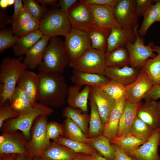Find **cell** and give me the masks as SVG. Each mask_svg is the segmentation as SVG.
Masks as SVG:
<instances>
[{
    "label": "cell",
    "instance_id": "cell-1",
    "mask_svg": "<svg viewBox=\"0 0 160 160\" xmlns=\"http://www.w3.org/2000/svg\"><path fill=\"white\" fill-rule=\"evenodd\" d=\"M39 85L36 101L49 107H59L66 101L68 88L62 74L39 72Z\"/></svg>",
    "mask_w": 160,
    "mask_h": 160
},
{
    "label": "cell",
    "instance_id": "cell-2",
    "mask_svg": "<svg viewBox=\"0 0 160 160\" xmlns=\"http://www.w3.org/2000/svg\"><path fill=\"white\" fill-rule=\"evenodd\" d=\"M23 56L18 58L7 56L0 65V106L9 101L15 90L21 74L28 69L22 60Z\"/></svg>",
    "mask_w": 160,
    "mask_h": 160
},
{
    "label": "cell",
    "instance_id": "cell-3",
    "mask_svg": "<svg viewBox=\"0 0 160 160\" xmlns=\"http://www.w3.org/2000/svg\"><path fill=\"white\" fill-rule=\"evenodd\" d=\"M42 62L37 68L39 72H57L62 74L70 62L64 41L57 36L50 38Z\"/></svg>",
    "mask_w": 160,
    "mask_h": 160
},
{
    "label": "cell",
    "instance_id": "cell-4",
    "mask_svg": "<svg viewBox=\"0 0 160 160\" xmlns=\"http://www.w3.org/2000/svg\"><path fill=\"white\" fill-rule=\"evenodd\" d=\"M53 112L51 107L36 101L34 103V109L32 112L20 115L4 122L1 129L2 132L20 130L28 141L31 137V130L35 119L40 116H48Z\"/></svg>",
    "mask_w": 160,
    "mask_h": 160
},
{
    "label": "cell",
    "instance_id": "cell-5",
    "mask_svg": "<svg viewBox=\"0 0 160 160\" xmlns=\"http://www.w3.org/2000/svg\"><path fill=\"white\" fill-rule=\"evenodd\" d=\"M72 28L67 14L57 8L48 10L40 22L39 29L43 35L50 38L65 37Z\"/></svg>",
    "mask_w": 160,
    "mask_h": 160
},
{
    "label": "cell",
    "instance_id": "cell-6",
    "mask_svg": "<svg viewBox=\"0 0 160 160\" xmlns=\"http://www.w3.org/2000/svg\"><path fill=\"white\" fill-rule=\"evenodd\" d=\"M105 52L92 48L87 50L68 66L73 70L105 76L107 66Z\"/></svg>",
    "mask_w": 160,
    "mask_h": 160
},
{
    "label": "cell",
    "instance_id": "cell-7",
    "mask_svg": "<svg viewBox=\"0 0 160 160\" xmlns=\"http://www.w3.org/2000/svg\"><path fill=\"white\" fill-rule=\"evenodd\" d=\"M47 117L40 116L35 120L31 128V137L28 142V154L33 158L40 157L51 142L47 138L46 127Z\"/></svg>",
    "mask_w": 160,
    "mask_h": 160
},
{
    "label": "cell",
    "instance_id": "cell-8",
    "mask_svg": "<svg viewBox=\"0 0 160 160\" xmlns=\"http://www.w3.org/2000/svg\"><path fill=\"white\" fill-rule=\"evenodd\" d=\"M65 37V47L70 62L77 59L92 48L89 34L85 31L72 28Z\"/></svg>",
    "mask_w": 160,
    "mask_h": 160
},
{
    "label": "cell",
    "instance_id": "cell-9",
    "mask_svg": "<svg viewBox=\"0 0 160 160\" xmlns=\"http://www.w3.org/2000/svg\"><path fill=\"white\" fill-rule=\"evenodd\" d=\"M138 25L133 28L135 31L136 40L133 44L128 43L124 47L128 52L130 59V66L140 69L146 60L149 58H152L156 55L154 53L152 42L148 45L144 44V39L137 33Z\"/></svg>",
    "mask_w": 160,
    "mask_h": 160
},
{
    "label": "cell",
    "instance_id": "cell-10",
    "mask_svg": "<svg viewBox=\"0 0 160 160\" xmlns=\"http://www.w3.org/2000/svg\"><path fill=\"white\" fill-rule=\"evenodd\" d=\"M153 85V81L148 74L141 69L135 81L125 86L126 100L133 103H140Z\"/></svg>",
    "mask_w": 160,
    "mask_h": 160
},
{
    "label": "cell",
    "instance_id": "cell-11",
    "mask_svg": "<svg viewBox=\"0 0 160 160\" xmlns=\"http://www.w3.org/2000/svg\"><path fill=\"white\" fill-rule=\"evenodd\" d=\"M67 14L72 28L87 31L97 26L86 4L80 0L69 9Z\"/></svg>",
    "mask_w": 160,
    "mask_h": 160
},
{
    "label": "cell",
    "instance_id": "cell-12",
    "mask_svg": "<svg viewBox=\"0 0 160 160\" xmlns=\"http://www.w3.org/2000/svg\"><path fill=\"white\" fill-rule=\"evenodd\" d=\"M114 17L122 28H133L138 25L136 0H119L114 7Z\"/></svg>",
    "mask_w": 160,
    "mask_h": 160
},
{
    "label": "cell",
    "instance_id": "cell-13",
    "mask_svg": "<svg viewBox=\"0 0 160 160\" xmlns=\"http://www.w3.org/2000/svg\"><path fill=\"white\" fill-rule=\"evenodd\" d=\"M86 5L97 26L110 29L122 28L114 17V7L109 5Z\"/></svg>",
    "mask_w": 160,
    "mask_h": 160
},
{
    "label": "cell",
    "instance_id": "cell-14",
    "mask_svg": "<svg viewBox=\"0 0 160 160\" xmlns=\"http://www.w3.org/2000/svg\"><path fill=\"white\" fill-rule=\"evenodd\" d=\"M160 143V127L154 130L148 140L137 149L127 154L136 160H160L158 153Z\"/></svg>",
    "mask_w": 160,
    "mask_h": 160
},
{
    "label": "cell",
    "instance_id": "cell-15",
    "mask_svg": "<svg viewBox=\"0 0 160 160\" xmlns=\"http://www.w3.org/2000/svg\"><path fill=\"white\" fill-rule=\"evenodd\" d=\"M135 31L133 28H121L111 29L107 39L106 52H109L129 43L133 44L136 40Z\"/></svg>",
    "mask_w": 160,
    "mask_h": 160
},
{
    "label": "cell",
    "instance_id": "cell-16",
    "mask_svg": "<svg viewBox=\"0 0 160 160\" xmlns=\"http://www.w3.org/2000/svg\"><path fill=\"white\" fill-rule=\"evenodd\" d=\"M3 132L5 134L6 140L0 145V154H29L27 148L28 140L22 132L17 131Z\"/></svg>",
    "mask_w": 160,
    "mask_h": 160
},
{
    "label": "cell",
    "instance_id": "cell-17",
    "mask_svg": "<svg viewBox=\"0 0 160 160\" xmlns=\"http://www.w3.org/2000/svg\"><path fill=\"white\" fill-rule=\"evenodd\" d=\"M137 117L153 130L160 127V100H147L140 103Z\"/></svg>",
    "mask_w": 160,
    "mask_h": 160
},
{
    "label": "cell",
    "instance_id": "cell-18",
    "mask_svg": "<svg viewBox=\"0 0 160 160\" xmlns=\"http://www.w3.org/2000/svg\"><path fill=\"white\" fill-rule=\"evenodd\" d=\"M90 93L95 101L101 121L104 126L114 107L115 101L108 97L99 87H91Z\"/></svg>",
    "mask_w": 160,
    "mask_h": 160
},
{
    "label": "cell",
    "instance_id": "cell-19",
    "mask_svg": "<svg viewBox=\"0 0 160 160\" xmlns=\"http://www.w3.org/2000/svg\"><path fill=\"white\" fill-rule=\"evenodd\" d=\"M91 87L85 86L81 91V87L74 85L69 87L66 99L68 106L78 108L83 113H87L88 99Z\"/></svg>",
    "mask_w": 160,
    "mask_h": 160
},
{
    "label": "cell",
    "instance_id": "cell-20",
    "mask_svg": "<svg viewBox=\"0 0 160 160\" xmlns=\"http://www.w3.org/2000/svg\"><path fill=\"white\" fill-rule=\"evenodd\" d=\"M138 69L128 66L122 67H107L105 76L110 79L127 86L132 83L136 79L140 71Z\"/></svg>",
    "mask_w": 160,
    "mask_h": 160
},
{
    "label": "cell",
    "instance_id": "cell-21",
    "mask_svg": "<svg viewBox=\"0 0 160 160\" xmlns=\"http://www.w3.org/2000/svg\"><path fill=\"white\" fill-rule=\"evenodd\" d=\"M126 101V98L115 101L114 107L110 114L108 120L104 126L102 135L110 140L117 136L119 124Z\"/></svg>",
    "mask_w": 160,
    "mask_h": 160
},
{
    "label": "cell",
    "instance_id": "cell-22",
    "mask_svg": "<svg viewBox=\"0 0 160 160\" xmlns=\"http://www.w3.org/2000/svg\"><path fill=\"white\" fill-rule=\"evenodd\" d=\"M50 38L43 35L40 40L26 52L23 62L28 69H35L41 63Z\"/></svg>",
    "mask_w": 160,
    "mask_h": 160
},
{
    "label": "cell",
    "instance_id": "cell-23",
    "mask_svg": "<svg viewBox=\"0 0 160 160\" xmlns=\"http://www.w3.org/2000/svg\"><path fill=\"white\" fill-rule=\"evenodd\" d=\"M17 84L28 95L34 105L36 102L39 85L38 74L27 69L25 70L20 76Z\"/></svg>",
    "mask_w": 160,
    "mask_h": 160
},
{
    "label": "cell",
    "instance_id": "cell-24",
    "mask_svg": "<svg viewBox=\"0 0 160 160\" xmlns=\"http://www.w3.org/2000/svg\"><path fill=\"white\" fill-rule=\"evenodd\" d=\"M9 102L11 108L20 115L29 113L34 109L28 95L17 86Z\"/></svg>",
    "mask_w": 160,
    "mask_h": 160
},
{
    "label": "cell",
    "instance_id": "cell-25",
    "mask_svg": "<svg viewBox=\"0 0 160 160\" xmlns=\"http://www.w3.org/2000/svg\"><path fill=\"white\" fill-rule=\"evenodd\" d=\"M71 80L75 85L99 87L110 80L105 76L97 73L73 70Z\"/></svg>",
    "mask_w": 160,
    "mask_h": 160
},
{
    "label": "cell",
    "instance_id": "cell-26",
    "mask_svg": "<svg viewBox=\"0 0 160 160\" xmlns=\"http://www.w3.org/2000/svg\"><path fill=\"white\" fill-rule=\"evenodd\" d=\"M76 153L67 147L53 141L40 157L45 160H72Z\"/></svg>",
    "mask_w": 160,
    "mask_h": 160
},
{
    "label": "cell",
    "instance_id": "cell-27",
    "mask_svg": "<svg viewBox=\"0 0 160 160\" xmlns=\"http://www.w3.org/2000/svg\"><path fill=\"white\" fill-rule=\"evenodd\" d=\"M140 103H133L126 100L124 110L120 120L119 132L117 137L130 132L133 123L137 116Z\"/></svg>",
    "mask_w": 160,
    "mask_h": 160
},
{
    "label": "cell",
    "instance_id": "cell-28",
    "mask_svg": "<svg viewBox=\"0 0 160 160\" xmlns=\"http://www.w3.org/2000/svg\"><path fill=\"white\" fill-rule=\"evenodd\" d=\"M43 34L39 29L30 32L19 38L12 50L19 57L25 55L27 51L35 45Z\"/></svg>",
    "mask_w": 160,
    "mask_h": 160
},
{
    "label": "cell",
    "instance_id": "cell-29",
    "mask_svg": "<svg viewBox=\"0 0 160 160\" xmlns=\"http://www.w3.org/2000/svg\"><path fill=\"white\" fill-rule=\"evenodd\" d=\"M89 99L90 114L89 121V131L87 137L92 138L102 135L104 126L101 121L95 101L90 93Z\"/></svg>",
    "mask_w": 160,
    "mask_h": 160
},
{
    "label": "cell",
    "instance_id": "cell-30",
    "mask_svg": "<svg viewBox=\"0 0 160 160\" xmlns=\"http://www.w3.org/2000/svg\"><path fill=\"white\" fill-rule=\"evenodd\" d=\"M87 143L109 160H115L114 150L110 140L102 134L97 137L88 138Z\"/></svg>",
    "mask_w": 160,
    "mask_h": 160
},
{
    "label": "cell",
    "instance_id": "cell-31",
    "mask_svg": "<svg viewBox=\"0 0 160 160\" xmlns=\"http://www.w3.org/2000/svg\"><path fill=\"white\" fill-rule=\"evenodd\" d=\"M111 29L97 26L86 31L88 33L92 49L106 52L107 41Z\"/></svg>",
    "mask_w": 160,
    "mask_h": 160
},
{
    "label": "cell",
    "instance_id": "cell-32",
    "mask_svg": "<svg viewBox=\"0 0 160 160\" xmlns=\"http://www.w3.org/2000/svg\"><path fill=\"white\" fill-rule=\"evenodd\" d=\"M105 59L107 67H122L130 65L129 53L124 47L105 52Z\"/></svg>",
    "mask_w": 160,
    "mask_h": 160
},
{
    "label": "cell",
    "instance_id": "cell-33",
    "mask_svg": "<svg viewBox=\"0 0 160 160\" xmlns=\"http://www.w3.org/2000/svg\"><path fill=\"white\" fill-rule=\"evenodd\" d=\"M62 115L64 117L69 118L73 120L87 137L89 131L88 123L90 116L87 113H82L79 109L68 106L63 110Z\"/></svg>",
    "mask_w": 160,
    "mask_h": 160
},
{
    "label": "cell",
    "instance_id": "cell-34",
    "mask_svg": "<svg viewBox=\"0 0 160 160\" xmlns=\"http://www.w3.org/2000/svg\"><path fill=\"white\" fill-rule=\"evenodd\" d=\"M154 52L157 54L153 58H149L141 68L145 72L153 81L154 85L160 84V46H154Z\"/></svg>",
    "mask_w": 160,
    "mask_h": 160
},
{
    "label": "cell",
    "instance_id": "cell-35",
    "mask_svg": "<svg viewBox=\"0 0 160 160\" xmlns=\"http://www.w3.org/2000/svg\"><path fill=\"white\" fill-rule=\"evenodd\" d=\"M110 142L115 144L121 148L127 154L137 149L145 142L136 137L130 132L112 138Z\"/></svg>",
    "mask_w": 160,
    "mask_h": 160
},
{
    "label": "cell",
    "instance_id": "cell-36",
    "mask_svg": "<svg viewBox=\"0 0 160 160\" xmlns=\"http://www.w3.org/2000/svg\"><path fill=\"white\" fill-rule=\"evenodd\" d=\"M160 8V0H156L155 4H152L143 13V22L137 30L138 34L140 36H145L150 26L155 22Z\"/></svg>",
    "mask_w": 160,
    "mask_h": 160
},
{
    "label": "cell",
    "instance_id": "cell-37",
    "mask_svg": "<svg viewBox=\"0 0 160 160\" xmlns=\"http://www.w3.org/2000/svg\"><path fill=\"white\" fill-rule=\"evenodd\" d=\"M62 125L65 137L87 143L88 137L71 119L66 118Z\"/></svg>",
    "mask_w": 160,
    "mask_h": 160
},
{
    "label": "cell",
    "instance_id": "cell-38",
    "mask_svg": "<svg viewBox=\"0 0 160 160\" xmlns=\"http://www.w3.org/2000/svg\"><path fill=\"white\" fill-rule=\"evenodd\" d=\"M99 87L115 101L126 98L125 86L115 81L110 79L108 82Z\"/></svg>",
    "mask_w": 160,
    "mask_h": 160
},
{
    "label": "cell",
    "instance_id": "cell-39",
    "mask_svg": "<svg viewBox=\"0 0 160 160\" xmlns=\"http://www.w3.org/2000/svg\"><path fill=\"white\" fill-rule=\"evenodd\" d=\"M55 142L67 147L76 153H80L90 155L96 151L88 144L66 137H60Z\"/></svg>",
    "mask_w": 160,
    "mask_h": 160
},
{
    "label": "cell",
    "instance_id": "cell-40",
    "mask_svg": "<svg viewBox=\"0 0 160 160\" xmlns=\"http://www.w3.org/2000/svg\"><path fill=\"white\" fill-rule=\"evenodd\" d=\"M154 130L137 116L132 125L130 132L146 142L152 135Z\"/></svg>",
    "mask_w": 160,
    "mask_h": 160
},
{
    "label": "cell",
    "instance_id": "cell-41",
    "mask_svg": "<svg viewBox=\"0 0 160 160\" xmlns=\"http://www.w3.org/2000/svg\"><path fill=\"white\" fill-rule=\"evenodd\" d=\"M22 1L33 17L39 22L48 10L46 6L39 5L36 0H23Z\"/></svg>",
    "mask_w": 160,
    "mask_h": 160
},
{
    "label": "cell",
    "instance_id": "cell-42",
    "mask_svg": "<svg viewBox=\"0 0 160 160\" xmlns=\"http://www.w3.org/2000/svg\"><path fill=\"white\" fill-rule=\"evenodd\" d=\"M19 38L15 36L10 29H1L0 32V52L10 47H13Z\"/></svg>",
    "mask_w": 160,
    "mask_h": 160
},
{
    "label": "cell",
    "instance_id": "cell-43",
    "mask_svg": "<svg viewBox=\"0 0 160 160\" xmlns=\"http://www.w3.org/2000/svg\"><path fill=\"white\" fill-rule=\"evenodd\" d=\"M33 18L26 7L24 6L16 20L12 24L10 29L12 32L27 24Z\"/></svg>",
    "mask_w": 160,
    "mask_h": 160
},
{
    "label": "cell",
    "instance_id": "cell-44",
    "mask_svg": "<svg viewBox=\"0 0 160 160\" xmlns=\"http://www.w3.org/2000/svg\"><path fill=\"white\" fill-rule=\"evenodd\" d=\"M46 130L47 137L49 140L55 141L60 136H63L62 124L55 121L48 122Z\"/></svg>",
    "mask_w": 160,
    "mask_h": 160
},
{
    "label": "cell",
    "instance_id": "cell-45",
    "mask_svg": "<svg viewBox=\"0 0 160 160\" xmlns=\"http://www.w3.org/2000/svg\"><path fill=\"white\" fill-rule=\"evenodd\" d=\"M40 22L33 17L27 24L12 32L14 35L20 38L25 35L39 28Z\"/></svg>",
    "mask_w": 160,
    "mask_h": 160
},
{
    "label": "cell",
    "instance_id": "cell-46",
    "mask_svg": "<svg viewBox=\"0 0 160 160\" xmlns=\"http://www.w3.org/2000/svg\"><path fill=\"white\" fill-rule=\"evenodd\" d=\"M20 115L14 111L10 106L9 101L5 102L0 108V128L6 120L16 118Z\"/></svg>",
    "mask_w": 160,
    "mask_h": 160
},
{
    "label": "cell",
    "instance_id": "cell-47",
    "mask_svg": "<svg viewBox=\"0 0 160 160\" xmlns=\"http://www.w3.org/2000/svg\"><path fill=\"white\" fill-rule=\"evenodd\" d=\"M156 0H136V9L138 17L142 15L147 9Z\"/></svg>",
    "mask_w": 160,
    "mask_h": 160
},
{
    "label": "cell",
    "instance_id": "cell-48",
    "mask_svg": "<svg viewBox=\"0 0 160 160\" xmlns=\"http://www.w3.org/2000/svg\"><path fill=\"white\" fill-rule=\"evenodd\" d=\"M160 99V84L154 85L144 96L145 101L156 100Z\"/></svg>",
    "mask_w": 160,
    "mask_h": 160
},
{
    "label": "cell",
    "instance_id": "cell-49",
    "mask_svg": "<svg viewBox=\"0 0 160 160\" xmlns=\"http://www.w3.org/2000/svg\"><path fill=\"white\" fill-rule=\"evenodd\" d=\"M13 13L10 17L7 20L6 23L12 24L19 15L24 5L22 0H15Z\"/></svg>",
    "mask_w": 160,
    "mask_h": 160
},
{
    "label": "cell",
    "instance_id": "cell-50",
    "mask_svg": "<svg viewBox=\"0 0 160 160\" xmlns=\"http://www.w3.org/2000/svg\"><path fill=\"white\" fill-rule=\"evenodd\" d=\"M82 3L86 4L96 5H109L114 7L119 0H81Z\"/></svg>",
    "mask_w": 160,
    "mask_h": 160
},
{
    "label": "cell",
    "instance_id": "cell-51",
    "mask_svg": "<svg viewBox=\"0 0 160 160\" xmlns=\"http://www.w3.org/2000/svg\"><path fill=\"white\" fill-rule=\"evenodd\" d=\"M111 145L114 151L115 160H132L131 156L120 147L114 144Z\"/></svg>",
    "mask_w": 160,
    "mask_h": 160
},
{
    "label": "cell",
    "instance_id": "cell-52",
    "mask_svg": "<svg viewBox=\"0 0 160 160\" xmlns=\"http://www.w3.org/2000/svg\"><path fill=\"white\" fill-rule=\"evenodd\" d=\"M78 1L77 0H60L57 4V8L67 14L69 9Z\"/></svg>",
    "mask_w": 160,
    "mask_h": 160
},
{
    "label": "cell",
    "instance_id": "cell-53",
    "mask_svg": "<svg viewBox=\"0 0 160 160\" xmlns=\"http://www.w3.org/2000/svg\"><path fill=\"white\" fill-rule=\"evenodd\" d=\"M17 155L13 153L0 154V160H16Z\"/></svg>",
    "mask_w": 160,
    "mask_h": 160
},
{
    "label": "cell",
    "instance_id": "cell-54",
    "mask_svg": "<svg viewBox=\"0 0 160 160\" xmlns=\"http://www.w3.org/2000/svg\"><path fill=\"white\" fill-rule=\"evenodd\" d=\"M72 160H93L90 155L77 153Z\"/></svg>",
    "mask_w": 160,
    "mask_h": 160
},
{
    "label": "cell",
    "instance_id": "cell-55",
    "mask_svg": "<svg viewBox=\"0 0 160 160\" xmlns=\"http://www.w3.org/2000/svg\"><path fill=\"white\" fill-rule=\"evenodd\" d=\"M38 3L42 5L46 6L47 5L55 6L57 5L58 0H36Z\"/></svg>",
    "mask_w": 160,
    "mask_h": 160
},
{
    "label": "cell",
    "instance_id": "cell-56",
    "mask_svg": "<svg viewBox=\"0 0 160 160\" xmlns=\"http://www.w3.org/2000/svg\"><path fill=\"white\" fill-rule=\"evenodd\" d=\"M93 160H109L100 155L97 152H94L90 155Z\"/></svg>",
    "mask_w": 160,
    "mask_h": 160
},
{
    "label": "cell",
    "instance_id": "cell-57",
    "mask_svg": "<svg viewBox=\"0 0 160 160\" xmlns=\"http://www.w3.org/2000/svg\"><path fill=\"white\" fill-rule=\"evenodd\" d=\"M33 157L29 154H18L16 160H32Z\"/></svg>",
    "mask_w": 160,
    "mask_h": 160
},
{
    "label": "cell",
    "instance_id": "cell-58",
    "mask_svg": "<svg viewBox=\"0 0 160 160\" xmlns=\"http://www.w3.org/2000/svg\"><path fill=\"white\" fill-rule=\"evenodd\" d=\"M9 6V0H0V7L1 9H5Z\"/></svg>",
    "mask_w": 160,
    "mask_h": 160
},
{
    "label": "cell",
    "instance_id": "cell-59",
    "mask_svg": "<svg viewBox=\"0 0 160 160\" xmlns=\"http://www.w3.org/2000/svg\"><path fill=\"white\" fill-rule=\"evenodd\" d=\"M157 21L159 22H160V8L159 9V13H158V16L155 20V22H157Z\"/></svg>",
    "mask_w": 160,
    "mask_h": 160
},
{
    "label": "cell",
    "instance_id": "cell-60",
    "mask_svg": "<svg viewBox=\"0 0 160 160\" xmlns=\"http://www.w3.org/2000/svg\"><path fill=\"white\" fill-rule=\"evenodd\" d=\"M32 160H45L41 157H35L33 158Z\"/></svg>",
    "mask_w": 160,
    "mask_h": 160
},
{
    "label": "cell",
    "instance_id": "cell-61",
    "mask_svg": "<svg viewBox=\"0 0 160 160\" xmlns=\"http://www.w3.org/2000/svg\"><path fill=\"white\" fill-rule=\"evenodd\" d=\"M132 160H136L135 159H132Z\"/></svg>",
    "mask_w": 160,
    "mask_h": 160
}]
</instances>
